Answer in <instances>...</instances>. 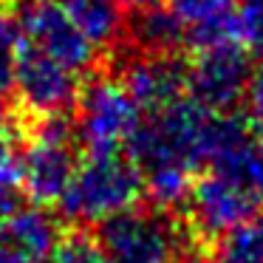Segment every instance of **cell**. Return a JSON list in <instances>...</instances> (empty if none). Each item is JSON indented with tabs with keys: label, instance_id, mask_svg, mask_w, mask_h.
I'll return each mask as SVG.
<instances>
[{
	"label": "cell",
	"instance_id": "6da1fadb",
	"mask_svg": "<svg viewBox=\"0 0 263 263\" xmlns=\"http://www.w3.org/2000/svg\"><path fill=\"white\" fill-rule=\"evenodd\" d=\"M215 116L218 114L206 110L195 99L184 97L156 114L142 116L125 150L142 176L167 167L198 176V170L206 167Z\"/></svg>",
	"mask_w": 263,
	"mask_h": 263
},
{
	"label": "cell",
	"instance_id": "7a4b0ae2",
	"mask_svg": "<svg viewBox=\"0 0 263 263\" xmlns=\"http://www.w3.org/2000/svg\"><path fill=\"white\" fill-rule=\"evenodd\" d=\"M105 263H195L198 235L161 206H130L93 229Z\"/></svg>",
	"mask_w": 263,
	"mask_h": 263
},
{
	"label": "cell",
	"instance_id": "3957f363",
	"mask_svg": "<svg viewBox=\"0 0 263 263\" xmlns=\"http://www.w3.org/2000/svg\"><path fill=\"white\" fill-rule=\"evenodd\" d=\"M144 190L142 170L122 153H88L80 161L60 210L68 221L97 227L139 204Z\"/></svg>",
	"mask_w": 263,
	"mask_h": 263
},
{
	"label": "cell",
	"instance_id": "277c9868",
	"mask_svg": "<svg viewBox=\"0 0 263 263\" xmlns=\"http://www.w3.org/2000/svg\"><path fill=\"white\" fill-rule=\"evenodd\" d=\"M74 122L65 116H48L31 125V136L20 150V184L23 193L37 206L60 204L74 178L77 153H74Z\"/></svg>",
	"mask_w": 263,
	"mask_h": 263
},
{
	"label": "cell",
	"instance_id": "5b68a950",
	"mask_svg": "<svg viewBox=\"0 0 263 263\" xmlns=\"http://www.w3.org/2000/svg\"><path fill=\"white\" fill-rule=\"evenodd\" d=\"M142 122V110L119 77H97L80 91L74 133L88 153H122Z\"/></svg>",
	"mask_w": 263,
	"mask_h": 263
},
{
	"label": "cell",
	"instance_id": "8992f818",
	"mask_svg": "<svg viewBox=\"0 0 263 263\" xmlns=\"http://www.w3.org/2000/svg\"><path fill=\"white\" fill-rule=\"evenodd\" d=\"M80 91L82 85L77 71L20 37L14 102L26 116H31L34 122L48 116H65L71 108H77Z\"/></svg>",
	"mask_w": 263,
	"mask_h": 263
},
{
	"label": "cell",
	"instance_id": "52a82bcc",
	"mask_svg": "<svg viewBox=\"0 0 263 263\" xmlns=\"http://www.w3.org/2000/svg\"><path fill=\"white\" fill-rule=\"evenodd\" d=\"M204 170L229 181L263 206V139L249 119L235 114L215 116Z\"/></svg>",
	"mask_w": 263,
	"mask_h": 263
},
{
	"label": "cell",
	"instance_id": "ba28073f",
	"mask_svg": "<svg viewBox=\"0 0 263 263\" xmlns=\"http://www.w3.org/2000/svg\"><path fill=\"white\" fill-rule=\"evenodd\" d=\"M252 71V51L243 43L195 51L187 65V97L212 114H232L243 102Z\"/></svg>",
	"mask_w": 263,
	"mask_h": 263
},
{
	"label": "cell",
	"instance_id": "9c48e42d",
	"mask_svg": "<svg viewBox=\"0 0 263 263\" xmlns=\"http://www.w3.org/2000/svg\"><path fill=\"white\" fill-rule=\"evenodd\" d=\"M17 31L23 40L60 60L77 74H88L97 63V46L85 37V31L68 17L57 0H26L17 12Z\"/></svg>",
	"mask_w": 263,
	"mask_h": 263
},
{
	"label": "cell",
	"instance_id": "30bf717a",
	"mask_svg": "<svg viewBox=\"0 0 263 263\" xmlns=\"http://www.w3.org/2000/svg\"><path fill=\"white\" fill-rule=\"evenodd\" d=\"M184 206H187L190 227L198 238H221L232 227L255 218V212L260 210L257 201H252L246 193L212 173L195 178L193 193Z\"/></svg>",
	"mask_w": 263,
	"mask_h": 263
},
{
	"label": "cell",
	"instance_id": "8fae6325",
	"mask_svg": "<svg viewBox=\"0 0 263 263\" xmlns=\"http://www.w3.org/2000/svg\"><path fill=\"white\" fill-rule=\"evenodd\" d=\"M119 82L142 114H156L187 97V65L178 57L136 51L122 63Z\"/></svg>",
	"mask_w": 263,
	"mask_h": 263
},
{
	"label": "cell",
	"instance_id": "7c38bea8",
	"mask_svg": "<svg viewBox=\"0 0 263 263\" xmlns=\"http://www.w3.org/2000/svg\"><path fill=\"white\" fill-rule=\"evenodd\" d=\"M127 37L139 54H159V57H178L184 48V23L173 14V9L159 0H144L130 9Z\"/></svg>",
	"mask_w": 263,
	"mask_h": 263
},
{
	"label": "cell",
	"instance_id": "4fadbf2b",
	"mask_svg": "<svg viewBox=\"0 0 263 263\" xmlns=\"http://www.w3.org/2000/svg\"><path fill=\"white\" fill-rule=\"evenodd\" d=\"M60 240V223L43 206H20L0 227V246H9L37 263H48Z\"/></svg>",
	"mask_w": 263,
	"mask_h": 263
},
{
	"label": "cell",
	"instance_id": "5bb4252c",
	"mask_svg": "<svg viewBox=\"0 0 263 263\" xmlns=\"http://www.w3.org/2000/svg\"><path fill=\"white\" fill-rule=\"evenodd\" d=\"M97 48L114 46L125 29V9L116 0H57Z\"/></svg>",
	"mask_w": 263,
	"mask_h": 263
},
{
	"label": "cell",
	"instance_id": "9a60e30c",
	"mask_svg": "<svg viewBox=\"0 0 263 263\" xmlns=\"http://www.w3.org/2000/svg\"><path fill=\"white\" fill-rule=\"evenodd\" d=\"M206 263H263V221L249 218L215 238Z\"/></svg>",
	"mask_w": 263,
	"mask_h": 263
},
{
	"label": "cell",
	"instance_id": "2e32d148",
	"mask_svg": "<svg viewBox=\"0 0 263 263\" xmlns=\"http://www.w3.org/2000/svg\"><path fill=\"white\" fill-rule=\"evenodd\" d=\"M17 43H20L17 23L0 17V122H6L9 108L14 105V85H17Z\"/></svg>",
	"mask_w": 263,
	"mask_h": 263
},
{
	"label": "cell",
	"instance_id": "e0dca14e",
	"mask_svg": "<svg viewBox=\"0 0 263 263\" xmlns=\"http://www.w3.org/2000/svg\"><path fill=\"white\" fill-rule=\"evenodd\" d=\"M173 9L178 20L184 23V31L195 29L204 23H215V20H229L238 14L240 0H164Z\"/></svg>",
	"mask_w": 263,
	"mask_h": 263
},
{
	"label": "cell",
	"instance_id": "ac0fdd59",
	"mask_svg": "<svg viewBox=\"0 0 263 263\" xmlns=\"http://www.w3.org/2000/svg\"><path fill=\"white\" fill-rule=\"evenodd\" d=\"M48 263H105V257L99 252L93 235L71 232L60 240L57 252L48 257Z\"/></svg>",
	"mask_w": 263,
	"mask_h": 263
},
{
	"label": "cell",
	"instance_id": "d6986e66",
	"mask_svg": "<svg viewBox=\"0 0 263 263\" xmlns=\"http://www.w3.org/2000/svg\"><path fill=\"white\" fill-rule=\"evenodd\" d=\"M238 31L240 43L252 54H263V0H240L238 3Z\"/></svg>",
	"mask_w": 263,
	"mask_h": 263
},
{
	"label": "cell",
	"instance_id": "ffe728a7",
	"mask_svg": "<svg viewBox=\"0 0 263 263\" xmlns=\"http://www.w3.org/2000/svg\"><path fill=\"white\" fill-rule=\"evenodd\" d=\"M243 105H246V119L263 133V65L252 71V80H249V88H246Z\"/></svg>",
	"mask_w": 263,
	"mask_h": 263
},
{
	"label": "cell",
	"instance_id": "44dd1931",
	"mask_svg": "<svg viewBox=\"0 0 263 263\" xmlns=\"http://www.w3.org/2000/svg\"><path fill=\"white\" fill-rule=\"evenodd\" d=\"M0 263H37V260H31V257L20 255V252L9 249V246H0Z\"/></svg>",
	"mask_w": 263,
	"mask_h": 263
},
{
	"label": "cell",
	"instance_id": "7402d4cb",
	"mask_svg": "<svg viewBox=\"0 0 263 263\" xmlns=\"http://www.w3.org/2000/svg\"><path fill=\"white\" fill-rule=\"evenodd\" d=\"M0 3H17L20 6V3H26V0H0Z\"/></svg>",
	"mask_w": 263,
	"mask_h": 263
},
{
	"label": "cell",
	"instance_id": "603a6c76",
	"mask_svg": "<svg viewBox=\"0 0 263 263\" xmlns=\"http://www.w3.org/2000/svg\"><path fill=\"white\" fill-rule=\"evenodd\" d=\"M0 17H3V3H0Z\"/></svg>",
	"mask_w": 263,
	"mask_h": 263
},
{
	"label": "cell",
	"instance_id": "cb8c5ba5",
	"mask_svg": "<svg viewBox=\"0 0 263 263\" xmlns=\"http://www.w3.org/2000/svg\"><path fill=\"white\" fill-rule=\"evenodd\" d=\"M0 227H3V221H0Z\"/></svg>",
	"mask_w": 263,
	"mask_h": 263
}]
</instances>
